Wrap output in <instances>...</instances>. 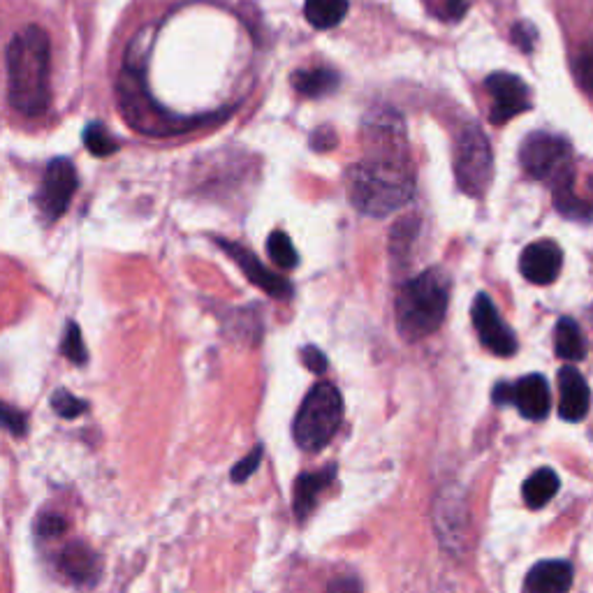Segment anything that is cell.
<instances>
[{
	"label": "cell",
	"mask_w": 593,
	"mask_h": 593,
	"mask_svg": "<svg viewBox=\"0 0 593 593\" xmlns=\"http://www.w3.org/2000/svg\"><path fill=\"white\" fill-rule=\"evenodd\" d=\"M327 593H362V587L353 577H343V580L332 582V587H329Z\"/></svg>",
	"instance_id": "1f68e13d"
},
{
	"label": "cell",
	"mask_w": 593,
	"mask_h": 593,
	"mask_svg": "<svg viewBox=\"0 0 593 593\" xmlns=\"http://www.w3.org/2000/svg\"><path fill=\"white\" fill-rule=\"evenodd\" d=\"M450 302V278L443 269H427L401 288L397 327L408 343L434 334L443 325Z\"/></svg>",
	"instance_id": "3957f363"
},
{
	"label": "cell",
	"mask_w": 593,
	"mask_h": 593,
	"mask_svg": "<svg viewBox=\"0 0 593 593\" xmlns=\"http://www.w3.org/2000/svg\"><path fill=\"white\" fill-rule=\"evenodd\" d=\"M302 360H304V364L309 366V369L313 373H322V371L327 369V357L322 355L316 346H306L302 350Z\"/></svg>",
	"instance_id": "f546056e"
},
{
	"label": "cell",
	"mask_w": 593,
	"mask_h": 593,
	"mask_svg": "<svg viewBox=\"0 0 593 593\" xmlns=\"http://www.w3.org/2000/svg\"><path fill=\"white\" fill-rule=\"evenodd\" d=\"M473 325L478 332L482 346L492 350L499 357H510L517 353V336L505 325L496 311V306L487 295H478L473 302Z\"/></svg>",
	"instance_id": "9c48e42d"
},
{
	"label": "cell",
	"mask_w": 593,
	"mask_h": 593,
	"mask_svg": "<svg viewBox=\"0 0 593 593\" xmlns=\"http://www.w3.org/2000/svg\"><path fill=\"white\" fill-rule=\"evenodd\" d=\"M304 14L313 28L329 31L346 19L348 0H306Z\"/></svg>",
	"instance_id": "ffe728a7"
},
{
	"label": "cell",
	"mask_w": 593,
	"mask_h": 593,
	"mask_svg": "<svg viewBox=\"0 0 593 593\" xmlns=\"http://www.w3.org/2000/svg\"><path fill=\"white\" fill-rule=\"evenodd\" d=\"M49 35L40 26L17 33L5 51L7 98L24 116H40L49 107Z\"/></svg>",
	"instance_id": "7a4b0ae2"
},
{
	"label": "cell",
	"mask_w": 593,
	"mask_h": 593,
	"mask_svg": "<svg viewBox=\"0 0 593 593\" xmlns=\"http://www.w3.org/2000/svg\"><path fill=\"white\" fill-rule=\"evenodd\" d=\"M554 350L561 360L566 362H580L587 355L584 346V336L580 332V325L573 318H561L554 332Z\"/></svg>",
	"instance_id": "d6986e66"
},
{
	"label": "cell",
	"mask_w": 593,
	"mask_h": 593,
	"mask_svg": "<svg viewBox=\"0 0 593 593\" xmlns=\"http://www.w3.org/2000/svg\"><path fill=\"white\" fill-rule=\"evenodd\" d=\"M512 404L529 420H543L549 413V387L547 380L538 373L524 376L517 385H512Z\"/></svg>",
	"instance_id": "5bb4252c"
},
{
	"label": "cell",
	"mask_w": 593,
	"mask_h": 593,
	"mask_svg": "<svg viewBox=\"0 0 593 593\" xmlns=\"http://www.w3.org/2000/svg\"><path fill=\"white\" fill-rule=\"evenodd\" d=\"M466 7H468L466 0H448V14L452 19H459L461 14L466 12Z\"/></svg>",
	"instance_id": "836d02e7"
},
{
	"label": "cell",
	"mask_w": 593,
	"mask_h": 593,
	"mask_svg": "<svg viewBox=\"0 0 593 593\" xmlns=\"http://www.w3.org/2000/svg\"><path fill=\"white\" fill-rule=\"evenodd\" d=\"M492 174L494 156L489 139L475 123H468L459 133L455 146V177L459 188L471 197L485 195Z\"/></svg>",
	"instance_id": "5b68a950"
},
{
	"label": "cell",
	"mask_w": 593,
	"mask_h": 593,
	"mask_svg": "<svg viewBox=\"0 0 593 593\" xmlns=\"http://www.w3.org/2000/svg\"><path fill=\"white\" fill-rule=\"evenodd\" d=\"M529 33H536L529 24H517L515 28H512V38H515L517 45L522 47L524 51H531L533 38H536V35H531V38H529Z\"/></svg>",
	"instance_id": "4dcf8cb0"
},
{
	"label": "cell",
	"mask_w": 593,
	"mask_h": 593,
	"mask_svg": "<svg viewBox=\"0 0 593 593\" xmlns=\"http://www.w3.org/2000/svg\"><path fill=\"white\" fill-rule=\"evenodd\" d=\"M3 424L12 431L14 436H24L26 434V415L17 411L12 406H3Z\"/></svg>",
	"instance_id": "83f0119b"
},
{
	"label": "cell",
	"mask_w": 593,
	"mask_h": 593,
	"mask_svg": "<svg viewBox=\"0 0 593 593\" xmlns=\"http://www.w3.org/2000/svg\"><path fill=\"white\" fill-rule=\"evenodd\" d=\"M524 501L529 508L538 510L554 499L559 492V475L552 468H538L529 480L524 482Z\"/></svg>",
	"instance_id": "44dd1931"
},
{
	"label": "cell",
	"mask_w": 593,
	"mask_h": 593,
	"mask_svg": "<svg viewBox=\"0 0 593 593\" xmlns=\"http://www.w3.org/2000/svg\"><path fill=\"white\" fill-rule=\"evenodd\" d=\"M563 265V253L559 244L549 239L533 241L524 248L522 258H519V269H522V276L529 283L536 285H549L554 283L561 274Z\"/></svg>",
	"instance_id": "8fae6325"
},
{
	"label": "cell",
	"mask_w": 593,
	"mask_h": 593,
	"mask_svg": "<svg viewBox=\"0 0 593 593\" xmlns=\"http://www.w3.org/2000/svg\"><path fill=\"white\" fill-rule=\"evenodd\" d=\"M84 144L95 158H107V156H112V153L119 151V142H116V139L107 133L105 123H100V121H93V123H89V126H86Z\"/></svg>",
	"instance_id": "7402d4cb"
},
{
	"label": "cell",
	"mask_w": 593,
	"mask_h": 593,
	"mask_svg": "<svg viewBox=\"0 0 593 593\" xmlns=\"http://www.w3.org/2000/svg\"><path fill=\"white\" fill-rule=\"evenodd\" d=\"M573 566L566 561H540L524 580V593H568Z\"/></svg>",
	"instance_id": "4fadbf2b"
},
{
	"label": "cell",
	"mask_w": 593,
	"mask_h": 593,
	"mask_svg": "<svg viewBox=\"0 0 593 593\" xmlns=\"http://www.w3.org/2000/svg\"><path fill=\"white\" fill-rule=\"evenodd\" d=\"M591 406V390L587 380L575 366H563L559 371V415L566 422H580Z\"/></svg>",
	"instance_id": "7c38bea8"
},
{
	"label": "cell",
	"mask_w": 593,
	"mask_h": 593,
	"mask_svg": "<svg viewBox=\"0 0 593 593\" xmlns=\"http://www.w3.org/2000/svg\"><path fill=\"white\" fill-rule=\"evenodd\" d=\"M336 478V466H327L325 471L304 473L295 482V517L304 522L306 517L316 510L318 496L332 485Z\"/></svg>",
	"instance_id": "2e32d148"
},
{
	"label": "cell",
	"mask_w": 593,
	"mask_h": 593,
	"mask_svg": "<svg viewBox=\"0 0 593 593\" xmlns=\"http://www.w3.org/2000/svg\"><path fill=\"white\" fill-rule=\"evenodd\" d=\"M552 193L554 207L566 218H575V221H589V218H593V193H577L575 170H568L563 177L556 179L552 183Z\"/></svg>",
	"instance_id": "9a60e30c"
},
{
	"label": "cell",
	"mask_w": 593,
	"mask_h": 593,
	"mask_svg": "<svg viewBox=\"0 0 593 593\" xmlns=\"http://www.w3.org/2000/svg\"><path fill=\"white\" fill-rule=\"evenodd\" d=\"M267 251H269V258L274 260V265H278L281 269H292L297 267V251L295 246H292L290 237L281 230H276L269 234V241H267Z\"/></svg>",
	"instance_id": "603a6c76"
},
{
	"label": "cell",
	"mask_w": 593,
	"mask_h": 593,
	"mask_svg": "<svg viewBox=\"0 0 593 593\" xmlns=\"http://www.w3.org/2000/svg\"><path fill=\"white\" fill-rule=\"evenodd\" d=\"M369 153L350 167L348 197L366 216H390L415 195V174L408 160L406 135L397 114H373L364 123Z\"/></svg>",
	"instance_id": "6da1fadb"
},
{
	"label": "cell",
	"mask_w": 593,
	"mask_h": 593,
	"mask_svg": "<svg viewBox=\"0 0 593 593\" xmlns=\"http://www.w3.org/2000/svg\"><path fill=\"white\" fill-rule=\"evenodd\" d=\"M77 190V170L68 158H54L47 165L45 177H42L38 200V209L47 221H58L70 207L72 195Z\"/></svg>",
	"instance_id": "52a82bcc"
},
{
	"label": "cell",
	"mask_w": 593,
	"mask_h": 593,
	"mask_svg": "<svg viewBox=\"0 0 593 593\" xmlns=\"http://www.w3.org/2000/svg\"><path fill=\"white\" fill-rule=\"evenodd\" d=\"M494 401L496 404H512V385L510 383H499L494 387Z\"/></svg>",
	"instance_id": "d6a6232c"
},
{
	"label": "cell",
	"mask_w": 593,
	"mask_h": 593,
	"mask_svg": "<svg viewBox=\"0 0 593 593\" xmlns=\"http://www.w3.org/2000/svg\"><path fill=\"white\" fill-rule=\"evenodd\" d=\"M51 408H54V411L61 417H65V420H75V417L89 411V404H86L84 399H77L75 394H70L65 390H56L54 394H51Z\"/></svg>",
	"instance_id": "d4e9b609"
},
{
	"label": "cell",
	"mask_w": 593,
	"mask_h": 593,
	"mask_svg": "<svg viewBox=\"0 0 593 593\" xmlns=\"http://www.w3.org/2000/svg\"><path fill=\"white\" fill-rule=\"evenodd\" d=\"M61 568L70 580L93 582L95 575H98V556L82 543L68 545L61 554Z\"/></svg>",
	"instance_id": "e0dca14e"
},
{
	"label": "cell",
	"mask_w": 593,
	"mask_h": 593,
	"mask_svg": "<svg viewBox=\"0 0 593 593\" xmlns=\"http://www.w3.org/2000/svg\"><path fill=\"white\" fill-rule=\"evenodd\" d=\"M292 84L306 98H325V95L339 89V75L329 68L297 70L295 77H292Z\"/></svg>",
	"instance_id": "ac0fdd59"
},
{
	"label": "cell",
	"mask_w": 593,
	"mask_h": 593,
	"mask_svg": "<svg viewBox=\"0 0 593 593\" xmlns=\"http://www.w3.org/2000/svg\"><path fill=\"white\" fill-rule=\"evenodd\" d=\"M343 420L341 392L332 383H318L297 411L292 434L302 450L318 452L329 445Z\"/></svg>",
	"instance_id": "277c9868"
},
{
	"label": "cell",
	"mask_w": 593,
	"mask_h": 593,
	"mask_svg": "<svg viewBox=\"0 0 593 593\" xmlns=\"http://www.w3.org/2000/svg\"><path fill=\"white\" fill-rule=\"evenodd\" d=\"M65 531V519L63 517H56V515H45L38 522V533L45 538H54V536H61Z\"/></svg>",
	"instance_id": "f1b7e54d"
},
{
	"label": "cell",
	"mask_w": 593,
	"mask_h": 593,
	"mask_svg": "<svg viewBox=\"0 0 593 593\" xmlns=\"http://www.w3.org/2000/svg\"><path fill=\"white\" fill-rule=\"evenodd\" d=\"M485 89L492 95V114H489V121L494 126H503V123L515 119V116L531 107L529 89H526L522 79L510 75V72H494V75H489Z\"/></svg>",
	"instance_id": "ba28073f"
},
{
	"label": "cell",
	"mask_w": 593,
	"mask_h": 593,
	"mask_svg": "<svg viewBox=\"0 0 593 593\" xmlns=\"http://www.w3.org/2000/svg\"><path fill=\"white\" fill-rule=\"evenodd\" d=\"M519 160H522L526 174L538 181L554 183L568 170H573L566 139L547 133H533L526 137L522 151H519Z\"/></svg>",
	"instance_id": "8992f818"
},
{
	"label": "cell",
	"mask_w": 593,
	"mask_h": 593,
	"mask_svg": "<svg viewBox=\"0 0 593 593\" xmlns=\"http://www.w3.org/2000/svg\"><path fill=\"white\" fill-rule=\"evenodd\" d=\"M61 350L72 364H86V360H89V350H86V346H84L82 329H79L77 322H68Z\"/></svg>",
	"instance_id": "cb8c5ba5"
},
{
	"label": "cell",
	"mask_w": 593,
	"mask_h": 593,
	"mask_svg": "<svg viewBox=\"0 0 593 593\" xmlns=\"http://www.w3.org/2000/svg\"><path fill=\"white\" fill-rule=\"evenodd\" d=\"M218 246H221L223 251L228 253L234 262H237V267L246 274L248 281H251L253 285H258L260 290H265L269 297L283 299V302L292 297V283L288 281V278L269 272V269L262 265V262L255 258L251 251H248V248L232 244V241H228V239H218Z\"/></svg>",
	"instance_id": "30bf717a"
},
{
	"label": "cell",
	"mask_w": 593,
	"mask_h": 593,
	"mask_svg": "<svg viewBox=\"0 0 593 593\" xmlns=\"http://www.w3.org/2000/svg\"><path fill=\"white\" fill-rule=\"evenodd\" d=\"M575 72L577 82L582 84V89L587 91L589 98L593 100V42H589V45L582 49V54L575 63Z\"/></svg>",
	"instance_id": "484cf974"
},
{
	"label": "cell",
	"mask_w": 593,
	"mask_h": 593,
	"mask_svg": "<svg viewBox=\"0 0 593 593\" xmlns=\"http://www.w3.org/2000/svg\"><path fill=\"white\" fill-rule=\"evenodd\" d=\"M260 461H262V448H255L251 455H248L244 461H239V464L232 468V480L244 482L251 478V475L255 473V468L260 466Z\"/></svg>",
	"instance_id": "4316f807"
}]
</instances>
